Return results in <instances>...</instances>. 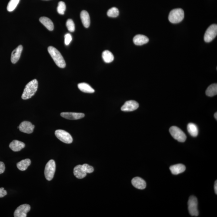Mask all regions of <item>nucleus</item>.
I'll use <instances>...</instances> for the list:
<instances>
[{"mask_svg": "<svg viewBox=\"0 0 217 217\" xmlns=\"http://www.w3.org/2000/svg\"><path fill=\"white\" fill-rule=\"evenodd\" d=\"M38 88V81L36 79L33 80L25 86L21 98L24 100L29 99L35 95Z\"/></svg>", "mask_w": 217, "mask_h": 217, "instance_id": "obj_1", "label": "nucleus"}, {"mask_svg": "<svg viewBox=\"0 0 217 217\" xmlns=\"http://www.w3.org/2000/svg\"><path fill=\"white\" fill-rule=\"evenodd\" d=\"M48 50L50 55L52 57L57 66L61 68H65L66 65L65 61L59 51L54 47L52 46L48 47Z\"/></svg>", "mask_w": 217, "mask_h": 217, "instance_id": "obj_2", "label": "nucleus"}, {"mask_svg": "<svg viewBox=\"0 0 217 217\" xmlns=\"http://www.w3.org/2000/svg\"><path fill=\"white\" fill-rule=\"evenodd\" d=\"M184 18V12L181 8H175L170 13L168 20L171 23L178 24L182 21Z\"/></svg>", "mask_w": 217, "mask_h": 217, "instance_id": "obj_3", "label": "nucleus"}, {"mask_svg": "<svg viewBox=\"0 0 217 217\" xmlns=\"http://www.w3.org/2000/svg\"><path fill=\"white\" fill-rule=\"evenodd\" d=\"M169 132L172 137L178 142H183L187 139V136L184 132L176 126H172L169 129Z\"/></svg>", "mask_w": 217, "mask_h": 217, "instance_id": "obj_4", "label": "nucleus"}, {"mask_svg": "<svg viewBox=\"0 0 217 217\" xmlns=\"http://www.w3.org/2000/svg\"><path fill=\"white\" fill-rule=\"evenodd\" d=\"M56 171V163L53 160L48 161L45 167L44 175L48 181H51L54 177Z\"/></svg>", "mask_w": 217, "mask_h": 217, "instance_id": "obj_5", "label": "nucleus"}, {"mask_svg": "<svg viewBox=\"0 0 217 217\" xmlns=\"http://www.w3.org/2000/svg\"><path fill=\"white\" fill-rule=\"evenodd\" d=\"M188 210L191 216H198L199 215L198 206V202L196 197L191 196L188 202Z\"/></svg>", "mask_w": 217, "mask_h": 217, "instance_id": "obj_6", "label": "nucleus"}, {"mask_svg": "<svg viewBox=\"0 0 217 217\" xmlns=\"http://www.w3.org/2000/svg\"><path fill=\"white\" fill-rule=\"evenodd\" d=\"M217 25L212 24L207 29L204 35V40L205 42L209 43L212 41L217 36Z\"/></svg>", "mask_w": 217, "mask_h": 217, "instance_id": "obj_7", "label": "nucleus"}, {"mask_svg": "<svg viewBox=\"0 0 217 217\" xmlns=\"http://www.w3.org/2000/svg\"><path fill=\"white\" fill-rule=\"evenodd\" d=\"M55 135L57 138L63 142L71 144L72 142V137L69 133L63 130H57L55 131Z\"/></svg>", "mask_w": 217, "mask_h": 217, "instance_id": "obj_8", "label": "nucleus"}, {"mask_svg": "<svg viewBox=\"0 0 217 217\" xmlns=\"http://www.w3.org/2000/svg\"><path fill=\"white\" fill-rule=\"evenodd\" d=\"M31 209V207L27 204H23L19 206L14 213L15 217H26L27 214Z\"/></svg>", "mask_w": 217, "mask_h": 217, "instance_id": "obj_9", "label": "nucleus"}, {"mask_svg": "<svg viewBox=\"0 0 217 217\" xmlns=\"http://www.w3.org/2000/svg\"><path fill=\"white\" fill-rule=\"evenodd\" d=\"M35 126L31 122L24 121L20 124L18 128L21 132L30 134L33 132Z\"/></svg>", "mask_w": 217, "mask_h": 217, "instance_id": "obj_10", "label": "nucleus"}, {"mask_svg": "<svg viewBox=\"0 0 217 217\" xmlns=\"http://www.w3.org/2000/svg\"><path fill=\"white\" fill-rule=\"evenodd\" d=\"M139 108V104L136 101L133 100L128 101L125 102L121 108V110L123 111H132L135 110Z\"/></svg>", "mask_w": 217, "mask_h": 217, "instance_id": "obj_11", "label": "nucleus"}, {"mask_svg": "<svg viewBox=\"0 0 217 217\" xmlns=\"http://www.w3.org/2000/svg\"><path fill=\"white\" fill-rule=\"evenodd\" d=\"M61 115L65 119L71 120L79 119L85 117L84 114L78 113L63 112L61 113Z\"/></svg>", "mask_w": 217, "mask_h": 217, "instance_id": "obj_12", "label": "nucleus"}, {"mask_svg": "<svg viewBox=\"0 0 217 217\" xmlns=\"http://www.w3.org/2000/svg\"><path fill=\"white\" fill-rule=\"evenodd\" d=\"M22 50V45H19L13 51L11 55V62L12 63L15 64L18 62L20 58Z\"/></svg>", "mask_w": 217, "mask_h": 217, "instance_id": "obj_13", "label": "nucleus"}, {"mask_svg": "<svg viewBox=\"0 0 217 217\" xmlns=\"http://www.w3.org/2000/svg\"><path fill=\"white\" fill-rule=\"evenodd\" d=\"M132 183L135 188L139 189H145L146 186L145 181L139 177H135L133 178Z\"/></svg>", "mask_w": 217, "mask_h": 217, "instance_id": "obj_14", "label": "nucleus"}, {"mask_svg": "<svg viewBox=\"0 0 217 217\" xmlns=\"http://www.w3.org/2000/svg\"><path fill=\"white\" fill-rule=\"evenodd\" d=\"M149 39L145 35L138 34L135 35L133 38V42L135 45H142L147 43Z\"/></svg>", "mask_w": 217, "mask_h": 217, "instance_id": "obj_15", "label": "nucleus"}, {"mask_svg": "<svg viewBox=\"0 0 217 217\" xmlns=\"http://www.w3.org/2000/svg\"><path fill=\"white\" fill-rule=\"evenodd\" d=\"M25 147V144L21 141L14 140L10 144L9 147L14 152L21 151Z\"/></svg>", "mask_w": 217, "mask_h": 217, "instance_id": "obj_16", "label": "nucleus"}, {"mask_svg": "<svg viewBox=\"0 0 217 217\" xmlns=\"http://www.w3.org/2000/svg\"><path fill=\"white\" fill-rule=\"evenodd\" d=\"M170 169L172 174L177 175L184 172L186 169V167L182 164H178L171 166Z\"/></svg>", "mask_w": 217, "mask_h": 217, "instance_id": "obj_17", "label": "nucleus"}, {"mask_svg": "<svg viewBox=\"0 0 217 217\" xmlns=\"http://www.w3.org/2000/svg\"><path fill=\"white\" fill-rule=\"evenodd\" d=\"M80 17L83 25L86 28H88L90 25V18L87 11L85 10L81 11Z\"/></svg>", "mask_w": 217, "mask_h": 217, "instance_id": "obj_18", "label": "nucleus"}, {"mask_svg": "<svg viewBox=\"0 0 217 217\" xmlns=\"http://www.w3.org/2000/svg\"><path fill=\"white\" fill-rule=\"evenodd\" d=\"M74 174L77 178L79 179L85 178L87 175V173L84 171L82 167V165H78L74 168Z\"/></svg>", "mask_w": 217, "mask_h": 217, "instance_id": "obj_19", "label": "nucleus"}, {"mask_svg": "<svg viewBox=\"0 0 217 217\" xmlns=\"http://www.w3.org/2000/svg\"><path fill=\"white\" fill-rule=\"evenodd\" d=\"M40 21L49 31L53 30L54 24L49 18L45 17H41L40 19Z\"/></svg>", "mask_w": 217, "mask_h": 217, "instance_id": "obj_20", "label": "nucleus"}, {"mask_svg": "<svg viewBox=\"0 0 217 217\" xmlns=\"http://www.w3.org/2000/svg\"><path fill=\"white\" fill-rule=\"evenodd\" d=\"M78 87L80 90L85 93H92L95 91L93 88L87 83H80L78 84Z\"/></svg>", "mask_w": 217, "mask_h": 217, "instance_id": "obj_21", "label": "nucleus"}, {"mask_svg": "<svg viewBox=\"0 0 217 217\" xmlns=\"http://www.w3.org/2000/svg\"><path fill=\"white\" fill-rule=\"evenodd\" d=\"M31 163L30 160L27 158L18 162L17 164V166L19 170L24 171L26 170L28 167L31 165Z\"/></svg>", "mask_w": 217, "mask_h": 217, "instance_id": "obj_22", "label": "nucleus"}, {"mask_svg": "<svg viewBox=\"0 0 217 217\" xmlns=\"http://www.w3.org/2000/svg\"><path fill=\"white\" fill-rule=\"evenodd\" d=\"M188 130L191 136L195 137L198 136L199 130L198 127L193 123H189L188 125Z\"/></svg>", "mask_w": 217, "mask_h": 217, "instance_id": "obj_23", "label": "nucleus"}, {"mask_svg": "<svg viewBox=\"0 0 217 217\" xmlns=\"http://www.w3.org/2000/svg\"><path fill=\"white\" fill-rule=\"evenodd\" d=\"M102 58L104 62L107 63H109L114 60L113 54L111 52L108 50L104 51L102 53Z\"/></svg>", "mask_w": 217, "mask_h": 217, "instance_id": "obj_24", "label": "nucleus"}, {"mask_svg": "<svg viewBox=\"0 0 217 217\" xmlns=\"http://www.w3.org/2000/svg\"><path fill=\"white\" fill-rule=\"evenodd\" d=\"M206 95L209 97H213L217 94V84H213L208 87L205 92Z\"/></svg>", "mask_w": 217, "mask_h": 217, "instance_id": "obj_25", "label": "nucleus"}, {"mask_svg": "<svg viewBox=\"0 0 217 217\" xmlns=\"http://www.w3.org/2000/svg\"><path fill=\"white\" fill-rule=\"evenodd\" d=\"M19 1L20 0H10L7 7L8 11L9 12L13 11L16 8Z\"/></svg>", "mask_w": 217, "mask_h": 217, "instance_id": "obj_26", "label": "nucleus"}, {"mask_svg": "<svg viewBox=\"0 0 217 217\" xmlns=\"http://www.w3.org/2000/svg\"><path fill=\"white\" fill-rule=\"evenodd\" d=\"M107 15L110 18H116L119 15V10L115 7L110 8L107 12Z\"/></svg>", "mask_w": 217, "mask_h": 217, "instance_id": "obj_27", "label": "nucleus"}, {"mask_svg": "<svg viewBox=\"0 0 217 217\" xmlns=\"http://www.w3.org/2000/svg\"><path fill=\"white\" fill-rule=\"evenodd\" d=\"M66 9V6L65 3L63 1H60L58 3L57 8L58 13L61 15H64Z\"/></svg>", "mask_w": 217, "mask_h": 217, "instance_id": "obj_28", "label": "nucleus"}, {"mask_svg": "<svg viewBox=\"0 0 217 217\" xmlns=\"http://www.w3.org/2000/svg\"><path fill=\"white\" fill-rule=\"evenodd\" d=\"M66 26L68 29L71 32H74L75 30V25L72 19H68L66 21Z\"/></svg>", "mask_w": 217, "mask_h": 217, "instance_id": "obj_29", "label": "nucleus"}, {"mask_svg": "<svg viewBox=\"0 0 217 217\" xmlns=\"http://www.w3.org/2000/svg\"><path fill=\"white\" fill-rule=\"evenodd\" d=\"M82 167L84 171L87 174L92 173L94 171L93 167L87 164H83L82 165Z\"/></svg>", "mask_w": 217, "mask_h": 217, "instance_id": "obj_30", "label": "nucleus"}, {"mask_svg": "<svg viewBox=\"0 0 217 217\" xmlns=\"http://www.w3.org/2000/svg\"><path fill=\"white\" fill-rule=\"evenodd\" d=\"M72 37L70 34H66L65 36V42L66 45H69L72 41Z\"/></svg>", "mask_w": 217, "mask_h": 217, "instance_id": "obj_31", "label": "nucleus"}, {"mask_svg": "<svg viewBox=\"0 0 217 217\" xmlns=\"http://www.w3.org/2000/svg\"><path fill=\"white\" fill-rule=\"evenodd\" d=\"M7 194V191L4 189V188H0V198H3Z\"/></svg>", "mask_w": 217, "mask_h": 217, "instance_id": "obj_32", "label": "nucleus"}, {"mask_svg": "<svg viewBox=\"0 0 217 217\" xmlns=\"http://www.w3.org/2000/svg\"><path fill=\"white\" fill-rule=\"evenodd\" d=\"M5 164L3 162L0 161V174L3 173L5 171Z\"/></svg>", "mask_w": 217, "mask_h": 217, "instance_id": "obj_33", "label": "nucleus"}, {"mask_svg": "<svg viewBox=\"0 0 217 217\" xmlns=\"http://www.w3.org/2000/svg\"><path fill=\"white\" fill-rule=\"evenodd\" d=\"M217 181H215V185H214V190L215 194H217Z\"/></svg>", "mask_w": 217, "mask_h": 217, "instance_id": "obj_34", "label": "nucleus"}, {"mask_svg": "<svg viewBox=\"0 0 217 217\" xmlns=\"http://www.w3.org/2000/svg\"><path fill=\"white\" fill-rule=\"evenodd\" d=\"M214 117H215V119H216V120H217V112L215 113L214 114Z\"/></svg>", "mask_w": 217, "mask_h": 217, "instance_id": "obj_35", "label": "nucleus"}]
</instances>
